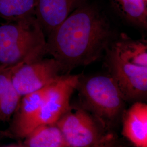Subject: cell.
I'll return each instance as SVG.
<instances>
[{"instance_id": "277c9868", "label": "cell", "mask_w": 147, "mask_h": 147, "mask_svg": "<svg viewBox=\"0 0 147 147\" xmlns=\"http://www.w3.org/2000/svg\"><path fill=\"white\" fill-rule=\"evenodd\" d=\"M81 94L90 109L109 119L119 114L125 100L110 76L99 75L87 80L81 85Z\"/></svg>"}, {"instance_id": "9c48e42d", "label": "cell", "mask_w": 147, "mask_h": 147, "mask_svg": "<svg viewBox=\"0 0 147 147\" xmlns=\"http://www.w3.org/2000/svg\"><path fill=\"white\" fill-rule=\"evenodd\" d=\"M50 84L22 96L18 108L19 113L15 125V131L18 136L26 137L38 126L40 110Z\"/></svg>"}, {"instance_id": "5b68a950", "label": "cell", "mask_w": 147, "mask_h": 147, "mask_svg": "<svg viewBox=\"0 0 147 147\" xmlns=\"http://www.w3.org/2000/svg\"><path fill=\"white\" fill-rule=\"evenodd\" d=\"M79 82V75H65L50 84L40 110L38 126L56 123L69 110L71 96Z\"/></svg>"}, {"instance_id": "8fae6325", "label": "cell", "mask_w": 147, "mask_h": 147, "mask_svg": "<svg viewBox=\"0 0 147 147\" xmlns=\"http://www.w3.org/2000/svg\"><path fill=\"white\" fill-rule=\"evenodd\" d=\"M23 64L0 69V121L7 120L18 110L22 96L13 85L12 76Z\"/></svg>"}, {"instance_id": "6da1fadb", "label": "cell", "mask_w": 147, "mask_h": 147, "mask_svg": "<svg viewBox=\"0 0 147 147\" xmlns=\"http://www.w3.org/2000/svg\"><path fill=\"white\" fill-rule=\"evenodd\" d=\"M110 27L96 8L82 3L49 34L47 53L62 71L88 65L100 58L110 44Z\"/></svg>"}, {"instance_id": "4fadbf2b", "label": "cell", "mask_w": 147, "mask_h": 147, "mask_svg": "<svg viewBox=\"0 0 147 147\" xmlns=\"http://www.w3.org/2000/svg\"><path fill=\"white\" fill-rule=\"evenodd\" d=\"M118 13L140 26L147 25V5L143 0H109Z\"/></svg>"}, {"instance_id": "52a82bcc", "label": "cell", "mask_w": 147, "mask_h": 147, "mask_svg": "<svg viewBox=\"0 0 147 147\" xmlns=\"http://www.w3.org/2000/svg\"><path fill=\"white\" fill-rule=\"evenodd\" d=\"M62 71L60 64L54 58L41 59L19 67L13 75L12 81L22 96L52 84Z\"/></svg>"}, {"instance_id": "2e32d148", "label": "cell", "mask_w": 147, "mask_h": 147, "mask_svg": "<svg viewBox=\"0 0 147 147\" xmlns=\"http://www.w3.org/2000/svg\"><path fill=\"white\" fill-rule=\"evenodd\" d=\"M143 1L144 2V3L147 5V0H143Z\"/></svg>"}, {"instance_id": "7a4b0ae2", "label": "cell", "mask_w": 147, "mask_h": 147, "mask_svg": "<svg viewBox=\"0 0 147 147\" xmlns=\"http://www.w3.org/2000/svg\"><path fill=\"white\" fill-rule=\"evenodd\" d=\"M107 68L124 100H137L147 92V42L122 33L105 50Z\"/></svg>"}, {"instance_id": "7c38bea8", "label": "cell", "mask_w": 147, "mask_h": 147, "mask_svg": "<svg viewBox=\"0 0 147 147\" xmlns=\"http://www.w3.org/2000/svg\"><path fill=\"white\" fill-rule=\"evenodd\" d=\"M26 137V147H68L56 123L37 126Z\"/></svg>"}, {"instance_id": "ba28073f", "label": "cell", "mask_w": 147, "mask_h": 147, "mask_svg": "<svg viewBox=\"0 0 147 147\" xmlns=\"http://www.w3.org/2000/svg\"><path fill=\"white\" fill-rule=\"evenodd\" d=\"M83 0H36L35 16L48 34L61 24Z\"/></svg>"}, {"instance_id": "5bb4252c", "label": "cell", "mask_w": 147, "mask_h": 147, "mask_svg": "<svg viewBox=\"0 0 147 147\" xmlns=\"http://www.w3.org/2000/svg\"><path fill=\"white\" fill-rule=\"evenodd\" d=\"M36 0H0V18L7 22L35 16Z\"/></svg>"}, {"instance_id": "8992f818", "label": "cell", "mask_w": 147, "mask_h": 147, "mask_svg": "<svg viewBox=\"0 0 147 147\" xmlns=\"http://www.w3.org/2000/svg\"><path fill=\"white\" fill-rule=\"evenodd\" d=\"M56 123L68 147H88L106 137L101 136L93 119L82 109L70 108Z\"/></svg>"}, {"instance_id": "30bf717a", "label": "cell", "mask_w": 147, "mask_h": 147, "mask_svg": "<svg viewBox=\"0 0 147 147\" xmlns=\"http://www.w3.org/2000/svg\"><path fill=\"white\" fill-rule=\"evenodd\" d=\"M123 134L136 147H147V105L137 101L126 112Z\"/></svg>"}, {"instance_id": "9a60e30c", "label": "cell", "mask_w": 147, "mask_h": 147, "mask_svg": "<svg viewBox=\"0 0 147 147\" xmlns=\"http://www.w3.org/2000/svg\"><path fill=\"white\" fill-rule=\"evenodd\" d=\"M86 147H114L112 142V137L111 136L105 137V138L99 143L94 145Z\"/></svg>"}, {"instance_id": "3957f363", "label": "cell", "mask_w": 147, "mask_h": 147, "mask_svg": "<svg viewBox=\"0 0 147 147\" xmlns=\"http://www.w3.org/2000/svg\"><path fill=\"white\" fill-rule=\"evenodd\" d=\"M46 53L44 31L35 16L0 25V69L32 63Z\"/></svg>"}]
</instances>
